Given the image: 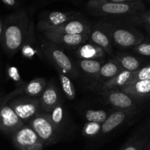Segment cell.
Here are the masks:
<instances>
[{"label":"cell","mask_w":150,"mask_h":150,"mask_svg":"<svg viewBox=\"0 0 150 150\" xmlns=\"http://www.w3.org/2000/svg\"><path fill=\"white\" fill-rule=\"evenodd\" d=\"M29 18L24 10H18L6 18L3 23L1 45L5 52L13 57L21 48L29 26Z\"/></svg>","instance_id":"cell-1"},{"label":"cell","mask_w":150,"mask_h":150,"mask_svg":"<svg viewBox=\"0 0 150 150\" xmlns=\"http://www.w3.org/2000/svg\"><path fill=\"white\" fill-rule=\"evenodd\" d=\"M88 11L93 16L123 17L146 10L144 1L111 2L104 0H89L86 3Z\"/></svg>","instance_id":"cell-2"},{"label":"cell","mask_w":150,"mask_h":150,"mask_svg":"<svg viewBox=\"0 0 150 150\" xmlns=\"http://www.w3.org/2000/svg\"><path fill=\"white\" fill-rule=\"evenodd\" d=\"M98 25L108 35L111 41L122 48L135 47L144 39V35L133 28L118 26L112 22H100Z\"/></svg>","instance_id":"cell-3"},{"label":"cell","mask_w":150,"mask_h":150,"mask_svg":"<svg viewBox=\"0 0 150 150\" xmlns=\"http://www.w3.org/2000/svg\"><path fill=\"white\" fill-rule=\"evenodd\" d=\"M23 93V88H16L0 98V132L4 134L12 135L24 125L8 104L9 101Z\"/></svg>","instance_id":"cell-4"},{"label":"cell","mask_w":150,"mask_h":150,"mask_svg":"<svg viewBox=\"0 0 150 150\" xmlns=\"http://www.w3.org/2000/svg\"><path fill=\"white\" fill-rule=\"evenodd\" d=\"M41 50L44 55L52 63L59 72L69 73L73 77H78L79 70L70 57L53 42H44L41 45Z\"/></svg>","instance_id":"cell-5"},{"label":"cell","mask_w":150,"mask_h":150,"mask_svg":"<svg viewBox=\"0 0 150 150\" xmlns=\"http://www.w3.org/2000/svg\"><path fill=\"white\" fill-rule=\"evenodd\" d=\"M29 126L45 145L55 143L58 139V131L51 122L48 114L38 113L29 120Z\"/></svg>","instance_id":"cell-6"},{"label":"cell","mask_w":150,"mask_h":150,"mask_svg":"<svg viewBox=\"0 0 150 150\" xmlns=\"http://www.w3.org/2000/svg\"><path fill=\"white\" fill-rule=\"evenodd\" d=\"M12 142L18 150H42L45 146L36 133L26 125L12 134Z\"/></svg>","instance_id":"cell-7"},{"label":"cell","mask_w":150,"mask_h":150,"mask_svg":"<svg viewBox=\"0 0 150 150\" xmlns=\"http://www.w3.org/2000/svg\"><path fill=\"white\" fill-rule=\"evenodd\" d=\"M8 104L23 123L33 118L40 109V99L35 98L18 96L9 101Z\"/></svg>","instance_id":"cell-8"},{"label":"cell","mask_w":150,"mask_h":150,"mask_svg":"<svg viewBox=\"0 0 150 150\" xmlns=\"http://www.w3.org/2000/svg\"><path fill=\"white\" fill-rule=\"evenodd\" d=\"M80 16L81 13L76 11L49 12L41 18L37 27L38 30L43 32Z\"/></svg>","instance_id":"cell-9"},{"label":"cell","mask_w":150,"mask_h":150,"mask_svg":"<svg viewBox=\"0 0 150 150\" xmlns=\"http://www.w3.org/2000/svg\"><path fill=\"white\" fill-rule=\"evenodd\" d=\"M42 33L45 38L53 43L65 45L67 47L81 46L85 44L89 39V35H70V34L61 33V32L45 31Z\"/></svg>","instance_id":"cell-10"},{"label":"cell","mask_w":150,"mask_h":150,"mask_svg":"<svg viewBox=\"0 0 150 150\" xmlns=\"http://www.w3.org/2000/svg\"><path fill=\"white\" fill-rule=\"evenodd\" d=\"M102 93L108 103L120 110H133L136 105L137 99L120 89L105 90Z\"/></svg>","instance_id":"cell-11"},{"label":"cell","mask_w":150,"mask_h":150,"mask_svg":"<svg viewBox=\"0 0 150 150\" xmlns=\"http://www.w3.org/2000/svg\"><path fill=\"white\" fill-rule=\"evenodd\" d=\"M48 31L70 34V35H83V34L89 35L91 26L86 20L81 19L80 17H79L73 20L68 21L63 24L56 26Z\"/></svg>","instance_id":"cell-12"},{"label":"cell","mask_w":150,"mask_h":150,"mask_svg":"<svg viewBox=\"0 0 150 150\" xmlns=\"http://www.w3.org/2000/svg\"><path fill=\"white\" fill-rule=\"evenodd\" d=\"M40 108L47 112H51L59 104V95L57 88L52 83L46 85L40 98Z\"/></svg>","instance_id":"cell-13"},{"label":"cell","mask_w":150,"mask_h":150,"mask_svg":"<svg viewBox=\"0 0 150 150\" xmlns=\"http://www.w3.org/2000/svg\"><path fill=\"white\" fill-rule=\"evenodd\" d=\"M120 90L137 100L150 98V80L138 81L129 83Z\"/></svg>","instance_id":"cell-14"},{"label":"cell","mask_w":150,"mask_h":150,"mask_svg":"<svg viewBox=\"0 0 150 150\" xmlns=\"http://www.w3.org/2000/svg\"><path fill=\"white\" fill-rule=\"evenodd\" d=\"M133 110H119L107 117L101 126V133L106 134L122 124L127 117L131 115Z\"/></svg>","instance_id":"cell-15"},{"label":"cell","mask_w":150,"mask_h":150,"mask_svg":"<svg viewBox=\"0 0 150 150\" xmlns=\"http://www.w3.org/2000/svg\"><path fill=\"white\" fill-rule=\"evenodd\" d=\"M89 38L93 43L101 47L105 52L112 54L113 47L111 39L108 35L100 27L99 25L97 24L93 29L91 28Z\"/></svg>","instance_id":"cell-16"},{"label":"cell","mask_w":150,"mask_h":150,"mask_svg":"<svg viewBox=\"0 0 150 150\" xmlns=\"http://www.w3.org/2000/svg\"><path fill=\"white\" fill-rule=\"evenodd\" d=\"M133 73L127 70H122L117 76L109 79L107 81L101 84L100 89L102 91L110 90V89H120L123 86L130 83Z\"/></svg>","instance_id":"cell-17"},{"label":"cell","mask_w":150,"mask_h":150,"mask_svg":"<svg viewBox=\"0 0 150 150\" xmlns=\"http://www.w3.org/2000/svg\"><path fill=\"white\" fill-rule=\"evenodd\" d=\"M123 70L115 59L109 60L108 62L103 64L100 70L99 73L96 78L97 81L103 83L109 79L117 76L119 73Z\"/></svg>","instance_id":"cell-18"},{"label":"cell","mask_w":150,"mask_h":150,"mask_svg":"<svg viewBox=\"0 0 150 150\" xmlns=\"http://www.w3.org/2000/svg\"><path fill=\"white\" fill-rule=\"evenodd\" d=\"M105 51L95 43H85L79 48L77 54L81 59H98L105 57Z\"/></svg>","instance_id":"cell-19"},{"label":"cell","mask_w":150,"mask_h":150,"mask_svg":"<svg viewBox=\"0 0 150 150\" xmlns=\"http://www.w3.org/2000/svg\"><path fill=\"white\" fill-rule=\"evenodd\" d=\"M37 41L35 37L34 24L32 21H30L26 39L21 48L23 55L26 58L32 59L37 53V48L35 47Z\"/></svg>","instance_id":"cell-20"},{"label":"cell","mask_w":150,"mask_h":150,"mask_svg":"<svg viewBox=\"0 0 150 150\" xmlns=\"http://www.w3.org/2000/svg\"><path fill=\"white\" fill-rule=\"evenodd\" d=\"M119 23L137 26H150V10H144L130 16L120 17Z\"/></svg>","instance_id":"cell-21"},{"label":"cell","mask_w":150,"mask_h":150,"mask_svg":"<svg viewBox=\"0 0 150 150\" xmlns=\"http://www.w3.org/2000/svg\"><path fill=\"white\" fill-rule=\"evenodd\" d=\"M116 60L122 70H127L129 72L136 71L141 68L142 62L136 57L127 54H119L115 57Z\"/></svg>","instance_id":"cell-22"},{"label":"cell","mask_w":150,"mask_h":150,"mask_svg":"<svg viewBox=\"0 0 150 150\" xmlns=\"http://www.w3.org/2000/svg\"><path fill=\"white\" fill-rule=\"evenodd\" d=\"M47 85L46 80L43 78H38L26 83L23 88V93L29 97H38L42 95Z\"/></svg>","instance_id":"cell-23"},{"label":"cell","mask_w":150,"mask_h":150,"mask_svg":"<svg viewBox=\"0 0 150 150\" xmlns=\"http://www.w3.org/2000/svg\"><path fill=\"white\" fill-rule=\"evenodd\" d=\"M79 65L82 71L96 79L103 64L96 59H81L79 61Z\"/></svg>","instance_id":"cell-24"},{"label":"cell","mask_w":150,"mask_h":150,"mask_svg":"<svg viewBox=\"0 0 150 150\" xmlns=\"http://www.w3.org/2000/svg\"><path fill=\"white\" fill-rule=\"evenodd\" d=\"M59 77L62 88L65 96L69 100L74 99L76 98V89L70 78L61 72H59Z\"/></svg>","instance_id":"cell-25"},{"label":"cell","mask_w":150,"mask_h":150,"mask_svg":"<svg viewBox=\"0 0 150 150\" xmlns=\"http://www.w3.org/2000/svg\"><path fill=\"white\" fill-rule=\"evenodd\" d=\"M108 117L106 111L104 110H88L85 113V118L88 122L103 124Z\"/></svg>","instance_id":"cell-26"},{"label":"cell","mask_w":150,"mask_h":150,"mask_svg":"<svg viewBox=\"0 0 150 150\" xmlns=\"http://www.w3.org/2000/svg\"><path fill=\"white\" fill-rule=\"evenodd\" d=\"M48 115H49L51 122L53 123L55 128L58 131L64 120V108L62 105L59 103L58 105H57L52 110L51 114H48Z\"/></svg>","instance_id":"cell-27"},{"label":"cell","mask_w":150,"mask_h":150,"mask_svg":"<svg viewBox=\"0 0 150 150\" xmlns=\"http://www.w3.org/2000/svg\"><path fill=\"white\" fill-rule=\"evenodd\" d=\"M143 80H150V64L133 72L130 83Z\"/></svg>","instance_id":"cell-28"},{"label":"cell","mask_w":150,"mask_h":150,"mask_svg":"<svg viewBox=\"0 0 150 150\" xmlns=\"http://www.w3.org/2000/svg\"><path fill=\"white\" fill-rule=\"evenodd\" d=\"M101 126H102V124L88 122L83 127V136L86 137H93V136H97L101 131Z\"/></svg>","instance_id":"cell-29"},{"label":"cell","mask_w":150,"mask_h":150,"mask_svg":"<svg viewBox=\"0 0 150 150\" xmlns=\"http://www.w3.org/2000/svg\"><path fill=\"white\" fill-rule=\"evenodd\" d=\"M147 136L136 139L125 146L122 150H144L147 144Z\"/></svg>","instance_id":"cell-30"},{"label":"cell","mask_w":150,"mask_h":150,"mask_svg":"<svg viewBox=\"0 0 150 150\" xmlns=\"http://www.w3.org/2000/svg\"><path fill=\"white\" fill-rule=\"evenodd\" d=\"M7 73H8L9 77L16 83V86H17L16 88H24L26 83L22 81L20 74L18 73V70L16 67L12 66V67H9Z\"/></svg>","instance_id":"cell-31"},{"label":"cell","mask_w":150,"mask_h":150,"mask_svg":"<svg viewBox=\"0 0 150 150\" xmlns=\"http://www.w3.org/2000/svg\"><path fill=\"white\" fill-rule=\"evenodd\" d=\"M135 53L145 57H150V43L149 42H141L133 48Z\"/></svg>","instance_id":"cell-32"},{"label":"cell","mask_w":150,"mask_h":150,"mask_svg":"<svg viewBox=\"0 0 150 150\" xmlns=\"http://www.w3.org/2000/svg\"><path fill=\"white\" fill-rule=\"evenodd\" d=\"M1 1L10 7H15L18 5V2L17 0H1Z\"/></svg>","instance_id":"cell-33"},{"label":"cell","mask_w":150,"mask_h":150,"mask_svg":"<svg viewBox=\"0 0 150 150\" xmlns=\"http://www.w3.org/2000/svg\"><path fill=\"white\" fill-rule=\"evenodd\" d=\"M104 1H111V2L125 3V2H134V1H144V0H104Z\"/></svg>","instance_id":"cell-34"},{"label":"cell","mask_w":150,"mask_h":150,"mask_svg":"<svg viewBox=\"0 0 150 150\" xmlns=\"http://www.w3.org/2000/svg\"><path fill=\"white\" fill-rule=\"evenodd\" d=\"M2 38H3V23H1V20H0V44L2 42Z\"/></svg>","instance_id":"cell-35"},{"label":"cell","mask_w":150,"mask_h":150,"mask_svg":"<svg viewBox=\"0 0 150 150\" xmlns=\"http://www.w3.org/2000/svg\"><path fill=\"white\" fill-rule=\"evenodd\" d=\"M144 150H150V140L149 142H147V144H146V146H145L144 149Z\"/></svg>","instance_id":"cell-36"},{"label":"cell","mask_w":150,"mask_h":150,"mask_svg":"<svg viewBox=\"0 0 150 150\" xmlns=\"http://www.w3.org/2000/svg\"><path fill=\"white\" fill-rule=\"evenodd\" d=\"M144 29H146V32H147L149 34H150V26H144Z\"/></svg>","instance_id":"cell-37"},{"label":"cell","mask_w":150,"mask_h":150,"mask_svg":"<svg viewBox=\"0 0 150 150\" xmlns=\"http://www.w3.org/2000/svg\"><path fill=\"white\" fill-rule=\"evenodd\" d=\"M146 1H147L148 2H149V3H150V0H146Z\"/></svg>","instance_id":"cell-38"}]
</instances>
